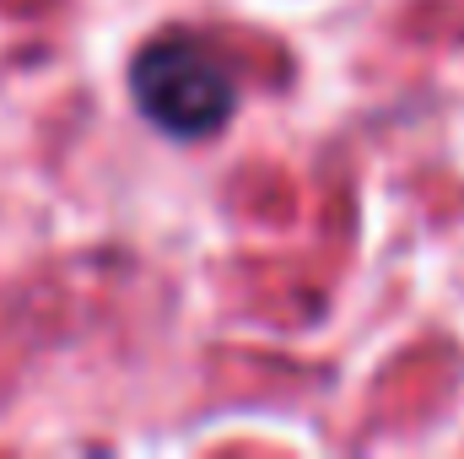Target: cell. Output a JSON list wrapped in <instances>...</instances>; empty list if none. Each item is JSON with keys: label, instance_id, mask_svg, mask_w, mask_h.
Segmentation results:
<instances>
[{"label": "cell", "instance_id": "obj_1", "mask_svg": "<svg viewBox=\"0 0 464 459\" xmlns=\"http://www.w3.org/2000/svg\"><path fill=\"white\" fill-rule=\"evenodd\" d=\"M130 93H135L140 114L162 135H179V141L217 135L227 124L232 103H237L232 76L200 44H184V38L146 44L130 65Z\"/></svg>", "mask_w": 464, "mask_h": 459}]
</instances>
